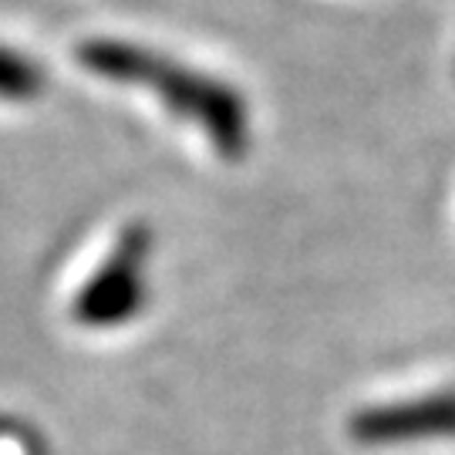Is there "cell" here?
<instances>
[{
    "label": "cell",
    "mask_w": 455,
    "mask_h": 455,
    "mask_svg": "<svg viewBox=\"0 0 455 455\" xmlns=\"http://www.w3.org/2000/svg\"><path fill=\"white\" fill-rule=\"evenodd\" d=\"M75 58L95 78L129 84V88H146L148 95L159 98L180 122L203 132V139L210 142V148L220 159L240 163L250 152L253 118L246 108V98L236 88H229L227 82L193 71L159 51L129 44V41H112V37L84 41L78 44Z\"/></svg>",
    "instance_id": "cell-1"
},
{
    "label": "cell",
    "mask_w": 455,
    "mask_h": 455,
    "mask_svg": "<svg viewBox=\"0 0 455 455\" xmlns=\"http://www.w3.org/2000/svg\"><path fill=\"white\" fill-rule=\"evenodd\" d=\"M152 250H156L152 227L142 220L125 223L105 260L71 297V321L84 331H118L132 324L148 304Z\"/></svg>",
    "instance_id": "cell-2"
},
{
    "label": "cell",
    "mask_w": 455,
    "mask_h": 455,
    "mask_svg": "<svg viewBox=\"0 0 455 455\" xmlns=\"http://www.w3.org/2000/svg\"><path fill=\"white\" fill-rule=\"evenodd\" d=\"M347 432L358 445L368 449L455 439V388L364 405L351 415Z\"/></svg>",
    "instance_id": "cell-3"
},
{
    "label": "cell",
    "mask_w": 455,
    "mask_h": 455,
    "mask_svg": "<svg viewBox=\"0 0 455 455\" xmlns=\"http://www.w3.org/2000/svg\"><path fill=\"white\" fill-rule=\"evenodd\" d=\"M48 92L44 65L20 48L0 44V101L4 105H31Z\"/></svg>",
    "instance_id": "cell-4"
}]
</instances>
